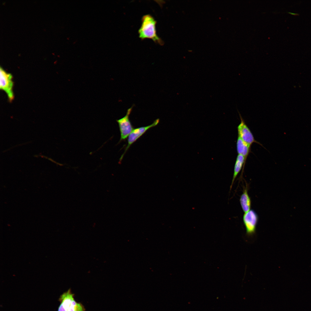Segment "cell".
<instances>
[{
  "label": "cell",
  "mask_w": 311,
  "mask_h": 311,
  "mask_svg": "<svg viewBox=\"0 0 311 311\" xmlns=\"http://www.w3.org/2000/svg\"><path fill=\"white\" fill-rule=\"evenodd\" d=\"M141 21V26L138 30L139 37L142 40L151 39L155 43L163 45L164 41L156 33L157 22L153 17L149 14L145 15L143 16Z\"/></svg>",
  "instance_id": "obj_1"
},
{
  "label": "cell",
  "mask_w": 311,
  "mask_h": 311,
  "mask_svg": "<svg viewBox=\"0 0 311 311\" xmlns=\"http://www.w3.org/2000/svg\"><path fill=\"white\" fill-rule=\"evenodd\" d=\"M74 296L70 289L63 293L59 299L61 302L59 308L64 311H85L84 306L75 300Z\"/></svg>",
  "instance_id": "obj_2"
},
{
  "label": "cell",
  "mask_w": 311,
  "mask_h": 311,
  "mask_svg": "<svg viewBox=\"0 0 311 311\" xmlns=\"http://www.w3.org/2000/svg\"><path fill=\"white\" fill-rule=\"evenodd\" d=\"M0 88L4 91L7 95L10 101L14 98L13 91V82L11 74L6 72L1 67L0 69Z\"/></svg>",
  "instance_id": "obj_3"
},
{
  "label": "cell",
  "mask_w": 311,
  "mask_h": 311,
  "mask_svg": "<svg viewBox=\"0 0 311 311\" xmlns=\"http://www.w3.org/2000/svg\"><path fill=\"white\" fill-rule=\"evenodd\" d=\"M159 121V119H157L155 120L150 125L133 129L128 138V144L125 148L124 153L122 154L120 158V162L122 160L124 155L130 146L143 135L148 130L157 125Z\"/></svg>",
  "instance_id": "obj_4"
},
{
  "label": "cell",
  "mask_w": 311,
  "mask_h": 311,
  "mask_svg": "<svg viewBox=\"0 0 311 311\" xmlns=\"http://www.w3.org/2000/svg\"><path fill=\"white\" fill-rule=\"evenodd\" d=\"M258 219L257 213L253 210L244 213L242 220L247 235L251 236L255 233Z\"/></svg>",
  "instance_id": "obj_5"
},
{
  "label": "cell",
  "mask_w": 311,
  "mask_h": 311,
  "mask_svg": "<svg viewBox=\"0 0 311 311\" xmlns=\"http://www.w3.org/2000/svg\"><path fill=\"white\" fill-rule=\"evenodd\" d=\"M133 105L128 109L126 115L122 118L117 120L118 123L120 133V142L126 140L133 129V126L129 120V117L132 111Z\"/></svg>",
  "instance_id": "obj_6"
},
{
  "label": "cell",
  "mask_w": 311,
  "mask_h": 311,
  "mask_svg": "<svg viewBox=\"0 0 311 311\" xmlns=\"http://www.w3.org/2000/svg\"><path fill=\"white\" fill-rule=\"evenodd\" d=\"M238 112L241 120V122L237 127L238 136H239L244 142L250 146H251V145L253 143H256L261 145L255 139L250 130L245 124L244 120L238 111Z\"/></svg>",
  "instance_id": "obj_7"
},
{
  "label": "cell",
  "mask_w": 311,
  "mask_h": 311,
  "mask_svg": "<svg viewBox=\"0 0 311 311\" xmlns=\"http://www.w3.org/2000/svg\"><path fill=\"white\" fill-rule=\"evenodd\" d=\"M236 146L238 154L241 155L244 158V162L242 170V171H243L247 158L250 151L251 146L244 142L238 136Z\"/></svg>",
  "instance_id": "obj_8"
},
{
  "label": "cell",
  "mask_w": 311,
  "mask_h": 311,
  "mask_svg": "<svg viewBox=\"0 0 311 311\" xmlns=\"http://www.w3.org/2000/svg\"><path fill=\"white\" fill-rule=\"evenodd\" d=\"M248 191V187L246 186L244 189L240 199V205L244 213L250 210L251 206V200Z\"/></svg>",
  "instance_id": "obj_9"
},
{
  "label": "cell",
  "mask_w": 311,
  "mask_h": 311,
  "mask_svg": "<svg viewBox=\"0 0 311 311\" xmlns=\"http://www.w3.org/2000/svg\"><path fill=\"white\" fill-rule=\"evenodd\" d=\"M238 154L234 165L233 175L230 186V191L232 189L234 181L244 165V157L241 154Z\"/></svg>",
  "instance_id": "obj_10"
},
{
  "label": "cell",
  "mask_w": 311,
  "mask_h": 311,
  "mask_svg": "<svg viewBox=\"0 0 311 311\" xmlns=\"http://www.w3.org/2000/svg\"><path fill=\"white\" fill-rule=\"evenodd\" d=\"M48 160H50L51 161H52V162H53L54 163H56V164H58V165H61V164H60L59 163H57V162H56L55 161H54V160H52V159L51 158H48Z\"/></svg>",
  "instance_id": "obj_11"
},
{
  "label": "cell",
  "mask_w": 311,
  "mask_h": 311,
  "mask_svg": "<svg viewBox=\"0 0 311 311\" xmlns=\"http://www.w3.org/2000/svg\"><path fill=\"white\" fill-rule=\"evenodd\" d=\"M287 13L289 14H290L293 15H299V14H297V13H291V12H287Z\"/></svg>",
  "instance_id": "obj_12"
}]
</instances>
